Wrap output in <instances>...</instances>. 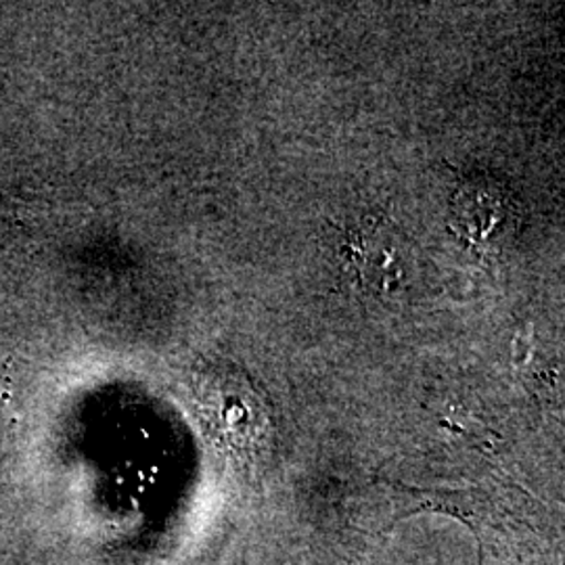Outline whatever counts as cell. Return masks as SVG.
Returning a JSON list of instances; mask_svg holds the SVG:
<instances>
[{
	"label": "cell",
	"instance_id": "6da1fadb",
	"mask_svg": "<svg viewBox=\"0 0 565 565\" xmlns=\"http://www.w3.org/2000/svg\"><path fill=\"white\" fill-rule=\"evenodd\" d=\"M455 224L471 247L494 249L513 231V203L492 182H463L452 200Z\"/></svg>",
	"mask_w": 565,
	"mask_h": 565
},
{
	"label": "cell",
	"instance_id": "7a4b0ae2",
	"mask_svg": "<svg viewBox=\"0 0 565 565\" xmlns=\"http://www.w3.org/2000/svg\"><path fill=\"white\" fill-rule=\"evenodd\" d=\"M361 245L356 249V266L361 268L364 277L377 287H385L390 282L401 279V264L394 243L385 239L382 231H373L361 237Z\"/></svg>",
	"mask_w": 565,
	"mask_h": 565
}]
</instances>
